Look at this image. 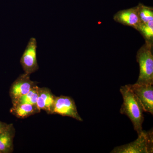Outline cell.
Instances as JSON below:
<instances>
[{
    "mask_svg": "<svg viewBox=\"0 0 153 153\" xmlns=\"http://www.w3.org/2000/svg\"><path fill=\"white\" fill-rule=\"evenodd\" d=\"M137 30L142 35L145 41L153 43V21L140 24Z\"/></svg>",
    "mask_w": 153,
    "mask_h": 153,
    "instance_id": "obj_14",
    "label": "cell"
},
{
    "mask_svg": "<svg viewBox=\"0 0 153 153\" xmlns=\"http://www.w3.org/2000/svg\"><path fill=\"white\" fill-rule=\"evenodd\" d=\"M114 20L122 25L129 26L136 30L140 24L137 6L119 11L114 16Z\"/></svg>",
    "mask_w": 153,
    "mask_h": 153,
    "instance_id": "obj_8",
    "label": "cell"
},
{
    "mask_svg": "<svg viewBox=\"0 0 153 153\" xmlns=\"http://www.w3.org/2000/svg\"><path fill=\"white\" fill-rule=\"evenodd\" d=\"M140 24H146L153 21V8L140 3L137 6Z\"/></svg>",
    "mask_w": 153,
    "mask_h": 153,
    "instance_id": "obj_13",
    "label": "cell"
},
{
    "mask_svg": "<svg viewBox=\"0 0 153 153\" xmlns=\"http://www.w3.org/2000/svg\"><path fill=\"white\" fill-rule=\"evenodd\" d=\"M36 105L28 103H13L10 110L11 114L20 119H25L40 112Z\"/></svg>",
    "mask_w": 153,
    "mask_h": 153,
    "instance_id": "obj_11",
    "label": "cell"
},
{
    "mask_svg": "<svg viewBox=\"0 0 153 153\" xmlns=\"http://www.w3.org/2000/svg\"><path fill=\"white\" fill-rule=\"evenodd\" d=\"M142 105L145 112L153 114V86L152 84H128Z\"/></svg>",
    "mask_w": 153,
    "mask_h": 153,
    "instance_id": "obj_6",
    "label": "cell"
},
{
    "mask_svg": "<svg viewBox=\"0 0 153 153\" xmlns=\"http://www.w3.org/2000/svg\"><path fill=\"white\" fill-rule=\"evenodd\" d=\"M153 43L145 41L137 52L136 58L139 64L140 74L136 83L153 84Z\"/></svg>",
    "mask_w": 153,
    "mask_h": 153,
    "instance_id": "obj_2",
    "label": "cell"
},
{
    "mask_svg": "<svg viewBox=\"0 0 153 153\" xmlns=\"http://www.w3.org/2000/svg\"><path fill=\"white\" fill-rule=\"evenodd\" d=\"M52 114L69 117L79 121H83L77 111L74 100L66 96H56Z\"/></svg>",
    "mask_w": 153,
    "mask_h": 153,
    "instance_id": "obj_4",
    "label": "cell"
},
{
    "mask_svg": "<svg viewBox=\"0 0 153 153\" xmlns=\"http://www.w3.org/2000/svg\"><path fill=\"white\" fill-rule=\"evenodd\" d=\"M120 91L123 100L120 113L126 115L130 119L133 125L134 129L139 135L143 131L144 121L143 113L144 111L142 105L128 85L121 86Z\"/></svg>",
    "mask_w": 153,
    "mask_h": 153,
    "instance_id": "obj_1",
    "label": "cell"
},
{
    "mask_svg": "<svg viewBox=\"0 0 153 153\" xmlns=\"http://www.w3.org/2000/svg\"><path fill=\"white\" fill-rule=\"evenodd\" d=\"M8 124L6 123L0 121V131L3 128L6 127Z\"/></svg>",
    "mask_w": 153,
    "mask_h": 153,
    "instance_id": "obj_15",
    "label": "cell"
},
{
    "mask_svg": "<svg viewBox=\"0 0 153 153\" xmlns=\"http://www.w3.org/2000/svg\"><path fill=\"white\" fill-rule=\"evenodd\" d=\"M39 88L37 85H35L27 93L12 101V103H28L36 105L39 93Z\"/></svg>",
    "mask_w": 153,
    "mask_h": 153,
    "instance_id": "obj_12",
    "label": "cell"
},
{
    "mask_svg": "<svg viewBox=\"0 0 153 153\" xmlns=\"http://www.w3.org/2000/svg\"><path fill=\"white\" fill-rule=\"evenodd\" d=\"M37 49L36 39L31 38L20 60L22 68L27 74H32L39 69L37 58Z\"/></svg>",
    "mask_w": 153,
    "mask_h": 153,
    "instance_id": "obj_5",
    "label": "cell"
},
{
    "mask_svg": "<svg viewBox=\"0 0 153 153\" xmlns=\"http://www.w3.org/2000/svg\"><path fill=\"white\" fill-rule=\"evenodd\" d=\"M135 140L116 147L111 153H152L153 152L152 129L149 131H143Z\"/></svg>",
    "mask_w": 153,
    "mask_h": 153,
    "instance_id": "obj_3",
    "label": "cell"
},
{
    "mask_svg": "<svg viewBox=\"0 0 153 153\" xmlns=\"http://www.w3.org/2000/svg\"><path fill=\"white\" fill-rule=\"evenodd\" d=\"M15 132L13 124H8L0 131V153H11L13 152Z\"/></svg>",
    "mask_w": 153,
    "mask_h": 153,
    "instance_id": "obj_10",
    "label": "cell"
},
{
    "mask_svg": "<svg viewBox=\"0 0 153 153\" xmlns=\"http://www.w3.org/2000/svg\"><path fill=\"white\" fill-rule=\"evenodd\" d=\"M56 96L47 87L39 88V93L36 105L41 111H44L48 114H52Z\"/></svg>",
    "mask_w": 153,
    "mask_h": 153,
    "instance_id": "obj_9",
    "label": "cell"
},
{
    "mask_svg": "<svg viewBox=\"0 0 153 153\" xmlns=\"http://www.w3.org/2000/svg\"><path fill=\"white\" fill-rule=\"evenodd\" d=\"M37 85V82L30 79V74L26 73L21 74L13 82L10 88L9 94L12 102L27 93Z\"/></svg>",
    "mask_w": 153,
    "mask_h": 153,
    "instance_id": "obj_7",
    "label": "cell"
}]
</instances>
